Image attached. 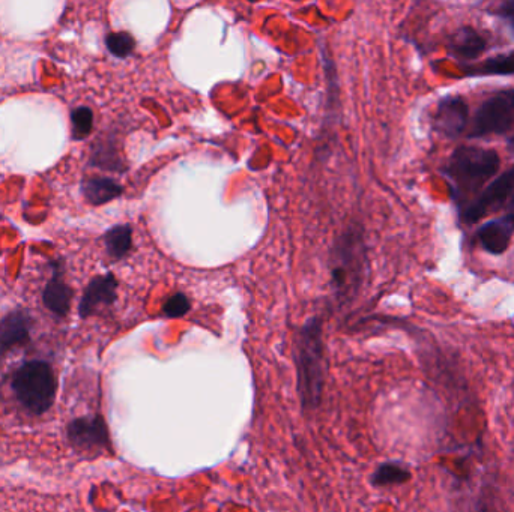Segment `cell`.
Instances as JSON below:
<instances>
[{
  "label": "cell",
  "instance_id": "6da1fadb",
  "mask_svg": "<svg viewBox=\"0 0 514 512\" xmlns=\"http://www.w3.org/2000/svg\"><path fill=\"white\" fill-rule=\"evenodd\" d=\"M297 367L298 394L306 409H316L321 404L325 385V353L322 340V323L312 317L297 332L294 346Z\"/></svg>",
  "mask_w": 514,
  "mask_h": 512
},
{
  "label": "cell",
  "instance_id": "7a4b0ae2",
  "mask_svg": "<svg viewBox=\"0 0 514 512\" xmlns=\"http://www.w3.org/2000/svg\"><path fill=\"white\" fill-rule=\"evenodd\" d=\"M59 382L50 362L29 359L11 374V400L28 418L46 415L58 394Z\"/></svg>",
  "mask_w": 514,
  "mask_h": 512
},
{
  "label": "cell",
  "instance_id": "3957f363",
  "mask_svg": "<svg viewBox=\"0 0 514 512\" xmlns=\"http://www.w3.org/2000/svg\"><path fill=\"white\" fill-rule=\"evenodd\" d=\"M501 160L493 149L459 146L445 163L442 173L457 200L480 191L498 173Z\"/></svg>",
  "mask_w": 514,
  "mask_h": 512
},
{
  "label": "cell",
  "instance_id": "277c9868",
  "mask_svg": "<svg viewBox=\"0 0 514 512\" xmlns=\"http://www.w3.org/2000/svg\"><path fill=\"white\" fill-rule=\"evenodd\" d=\"M364 265L363 239L355 230H349L337 242L331 257V283L334 289L342 295L358 289L363 283Z\"/></svg>",
  "mask_w": 514,
  "mask_h": 512
},
{
  "label": "cell",
  "instance_id": "5b68a950",
  "mask_svg": "<svg viewBox=\"0 0 514 512\" xmlns=\"http://www.w3.org/2000/svg\"><path fill=\"white\" fill-rule=\"evenodd\" d=\"M469 139L507 137L514 142V89L487 98L472 119Z\"/></svg>",
  "mask_w": 514,
  "mask_h": 512
},
{
  "label": "cell",
  "instance_id": "8992f818",
  "mask_svg": "<svg viewBox=\"0 0 514 512\" xmlns=\"http://www.w3.org/2000/svg\"><path fill=\"white\" fill-rule=\"evenodd\" d=\"M514 194V166L487 185L477 199L472 200L462 218L466 224H474L486 217L489 212L498 211Z\"/></svg>",
  "mask_w": 514,
  "mask_h": 512
},
{
  "label": "cell",
  "instance_id": "52a82bcc",
  "mask_svg": "<svg viewBox=\"0 0 514 512\" xmlns=\"http://www.w3.org/2000/svg\"><path fill=\"white\" fill-rule=\"evenodd\" d=\"M70 440L76 451L89 455L101 454L109 445L106 422L100 415L74 419L70 425Z\"/></svg>",
  "mask_w": 514,
  "mask_h": 512
},
{
  "label": "cell",
  "instance_id": "ba28073f",
  "mask_svg": "<svg viewBox=\"0 0 514 512\" xmlns=\"http://www.w3.org/2000/svg\"><path fill=\"white\" fill-rule=\"evenodd\" d=\"M118 299V280L112 272L97 275L86 286L79 304V314L82 319L94 316L103 308L112 307Z\"/></svg>",
  "mask_w": 514,
  "mask_h": 512
},
{
  "label": "cell",
  "instance_id": "9c48e42d",
  "mask_svg": "<svg viewBox=\"0 0 514 512\" xmlns=\"http://www.w3.org/2000/svg\"><path fill=\"white\" fill-rule=\"evenodd\" d=\"M469 107L462 97L451 95L439 101L433 116V127L441 136L456 139L468 125Z\"/></svg>",
  "mask_w": 514,
  "mask_h": 512
},
{
  "label": "cell",
  "instance_id": "30bf717a",
  "mask_svg": "<svg viewBox=\"0 0 514 512\" xmlns=\"http://www.w3.org/2000/svg\"><path fill=\"white\" fill-rule=\"evenodd\" d=\"M50 266H52V278L47 281L46 287H44L43 304L50 313L64 319L70 313L74 290L65 283L62 260H55V262L50 263Z\"/></svg>",
  "mask_w": 514,
  "mask_h": 512
},
{
  "label": "cell",
  "instance_id": "8fae6325",
  "mask_svg": "<svg viewBox=\"0 0 514 512\" xmlns=\"http://www.w3.org/2000/svg\"><path fill=\"white\" fill-rule=\"evenodd\" d=\"M32 325L34 320L25 311H14L0 320V355L28 344Z\"/></svg>",
  "mask_w": 514,
  "mask_h": 512
},
{
  "label": "cell",
  "instance_id": "7c38bea8",
  "mask_svg": "<svg viewBox=\"0 0 514 512\" xmlns=\"http://www.w3.org/2000/svg\"><path fill=\"white\" fill-rule=\"evenodd\" d=\"M513 235L514 214H510L507 217L496 218V220L483 224L477 232V239L483 250L499 256L507 251Z\"/></svg>",
  "mask_w": 514,
  "mask_h": 512
},
{
  "label": "cell",
  "instance_id": "4fadbf2b",
  "mask_svg": "<svg viewBox=\"0 0 514 512\" xmlns=\"http://www.w3.org/2000/svg\"><path fill=\"white\" fill-rule=\"evenodd\" d=\"M448 52L460 61H475L487 50V41L480 32L469 26L457 29L448 40Z\"/></svg>",
  "mask_w": 514,
  "mask_h": 512
},
{
  "label": "cell",
  "instance_id": "5bb4252c",
  "mask_svg": "<svg viewBox=\"0 0 514 512\" xmlns=\"http://www.w3.org/2000/svg\"><path fill=\"white\" fill-rule=\"evenodd\" d=\"M122 185L110 178H88L82 182V193L92 206L106 205L122 196Z\"/></svg>",
  "mask_w": 514,
  "mask_h": 512
},
{
  "label": "cell",
  "instance_id": "9a60e30c",
  "mask_svg": "<svg viewBox=\"0 0 514 512\" xmlns=\"http://www.w3.org/2000/svg\"><path fill=\"white\" fill-rule=\"evenodd\" d=\"M462 71L469 77L514 76V52L493 56L478 65H468Z\"/></svg>",
  "mask_w": 514,
  "mask_h": 512
},
{
  "label": "cell",
  "instance_id": "2e32d148",
  "mask_svg": "<svg viewBox=\"0 0 514 512\" xmlns=\"http://www.w3.org/2000/svg\"><path fill=\"white\" fill-rule=\"evenodd\" d=\"M104 245L112 259H124L133 247V229L128 224L113 226L104 235Z\"/></svg>",
  "mask_w": 514,
  "mask_h": 512
},
{
  "label": "cell",
  "instance_id": "e0dca14e",
  "mask_svg": "<svg viewBox=\"0 0 514 512\" xmlns=\"http://www.w3.org/2000/svg\"><path fill=\"white\" fill-rule=\"evenodd\" d=\"M411 472L403 464L388 461L381 464L372 476L375 487H388V485L405 484L411 479Z\"/></svg>",
  "mask_w": 514,
  "mask_h": 512
},
{
  "label": "cell",
  "instance_id": "ac0fdd59",
  "mask_svg": "<svg viewBox=\"0 0 514 512\" xmlns=\"http://www.w3.org/2000/svg\"><path fill=\"white\" fill-rule=\"evenodd\" d=\"M91 166L101 167L104 170H116L122 172L124 169V161L119 157L118 151L112 143H103L97 145L92 152Z\"/></svg>",
  "mask_w": 514,
  "mask_h": 512
},
{
  "label": "cell",
  "instance_id": "d6986e66",
  "mask_svg": "<svg viewBox=\"0 0 514 512\" xmlns=\"http://www.w3.org/2000/svg\"><path fill=\"white\" fill-rule=\"evenodd\" d=\"M71 136H73V140L88 139L91 136L92 130H94V112L92 109L86 106L76 107V109L71 112Z\"/></svg>",
  "mask_w": 514,
  "mask_h": 512
},
{
  "label": "cell",
  "instance_id": "ffe728a7",
  "mask_svg": "<svg viewBox=\"0 0 514 512\" xmlns=\"http://www.w3.org/2000/svg\"><path fill=\"white\" fill-rule=\"evenodd\" d=\"M106 47L115 58L125 59L136 49V41L128 32H113L106 37Z\"/></svg>",
  "mask_w": 514,
  "mask_h": 512
},
{
  "label": "cell",
  "instance_id": "44dd1931",
  "mask_svg": "<svg viewBox=\"0 0 514 512\" xmlns=\"http://www.w3.org/2000/svg\"><path fill=\"white\" fill-rule=\"evenodd\" d=\"M191 310V301L184 293H175L163 305V316L167 319H179Z\"/></svg>",
  "mask_w": 514,
  "mask_h": 512
},
{
  "label": "cell",
  "instance_id": "7402d4cb",
  "mask_svg": "<svg viewBox=\"0 0 514 512\" xmlns=\"http://www.w3.org/2000/svg\"><path fill=\"white\" fill-rule=\"evenodd\" d=\"M495 16L499 17L514 34V0H508L496 8Z\"/></svg>",
  "mask_w": 514,
  "mask_h": 512
}]
</instances>
